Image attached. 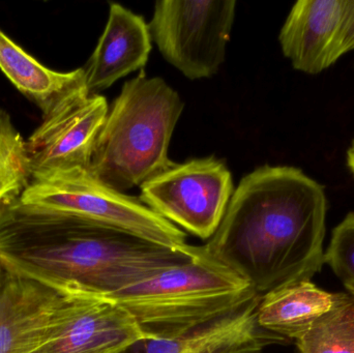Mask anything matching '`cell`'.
I'll use <instances>...</instances> for the list:
<instances>
[{"label":"cell","mask_w":354,"mask_h":353,"mask_svg":"<svg viewBox=\"0 0 354 353\" xmlns=\"http://www.w3.org/2000/svg\"><path fill=\"white\" fill-rule=\"evenodd\" d=\"M176 251L88 220L12 201L0 207V265L66 296L108 298L189 260Z\"/></svg>","instance_id":"1"},{"label":"cell","mask_w":354,"mask_h":353,"mask_svg":"<svg viewBox=\"0 0 354 353\" xmlns=\"http://www.w3.org/2000/svg\"><path fill=\"white\" fill-rule=\"evenodd\" d=\"M326 207L324 187L299 168L262 166L239 182L203 247L262 296L322 271Z\"/></svg>","instance_id":"2"},{"label":"cell","mask_w":354,"mask_h":353,"mask_svg":"<svg viewBox=\"0 0 354 353\" xmlns=\"http://www.w3.org/2000/svg\"><path fill=\"white\" fill-rule=\"evenodd\" d=\"M183 107L164 79L141 70L108 110L87 171L124 193L174 167L168 151Z\"/></svg>","instance_id":"3"},{"label":"cell","mask_w":354,"mask_h":353,"mask_svg":"<svg viewBox=\"0 0 354 353\" xmlns=\"http://www.w3.org/2000/svg\"><path fill=\"white\" fill-rule=\"evenodd\" d=\"M258 296L245 278L202 246L189 260L107 300L129 313L149 340H163L230 314Z\"/></svg>","instance_id":"4"},{"label":"cell","mask_w":354,"mask_h":353,"mask_svg":"<svg viewBox=\"0 0 354 353\" xmlns=\"http://www.w3.org/2000/svg\"><path fill=\"white\" fill-rule=\"evenodd\" d=\"M19 200L128 232L176 251H189L187 233L151 211L140 199L102 184L86 169L73 168L32 178Z\"/></svg>","instance_id":"5"},{"label":"cell","mask_w":354,"mask_h":353,"mask_svg":"<svg viewBox=\"0 0 354 353\" xmlns=\"http://www.w3.org/2000/svg\"><path fill=\"white\" fill-rule=\"evenodd\" d=\"M235 0H159L149 23L163 57L191 80L210 78L226 58Z\"/></svg>","instance_id":"6"},{"label":"cell","mask_w":354,"mask_h":353,"mask_svg":"<svg viewBox=\"0 0 354 353\" xmlns=\"http://www.w3.org/2000/svg\"><path fill=\"white\" fill-rule=\"evenodd\" d=\"M141 202L203 240H210L234 193L232 175L214 157L176 164L140 186Z\"/></svg>","instance_id":"7"},{"label":"cell","mask_w":354,"mask_h":353,"mask_svg":"<svg viewBox=\"0 0 354 353\" xmlns=\"http://www.w3.org/2000/svg\"><path fill=\"white\" fill-rule=\"evenodd\" d=\"M108 110L106 97L91 93L84 84L44 114L26 141L31 180L59 170L88 169Z\"/></svg>","instance_id":"8"},{"label":"cell","mask_w":354,"mask_h":353,"mask_svg":"<svg viewBox=\"0 0 354 353\" xmlns=\"http://www.w3.org/2000/svg\"><path fill=\"white\" fill-rule=\"evenodd\" d=\"M149 338L107 298L62 294L30 353H129Z\"/></svg>","instance_id":"9"},{"label":"cell","mask_w":354,"mask_h":353,"mask_svg":"<svg viewBox=\"0 0 354 353\" xmlns=\"http://www.w3.org/2000/svg\"><path fill=\"white\" fill-rule=\"evenodd\" d=\"M347 0H299L291 8L279 41L293 68L318 75L336 64L337 39Z\"/></svg>","instance_id":"10"},{"label":"cell","mask_w":354,"mask_h":353,"mask_svg":"<svg viewBox=\"0 0 354 353\" xmlns=\"http://www.w3.org/2000/svg\"><path fill=\"white\" fill-rule=\"evenodd\" d=\"M260 296L230 314L200 325L174 339L147 340L134 353H262L291 341L270 333L258 323Z\"/></svg>","instance_id":"11"},{"label":"cell","mask_w":354,"mask_h":353,"mask_svg":"<svg viewBox=\"0 0 354 353\" xmlns=\"http://www.w3.org/2000/svg\"><path fill=\"white\" fill-rule=\"evenodd\" d=\"M149 24L140 15L110 3L109 18L84 68L91 93L109 88L120 78L145 68L151 48Z\"/></svg>","instance_id":"12"},{"label":"cell","mask_w":354,"mask_h":353,"mask_svg":"<svg viewBox=\"0 0 354 353\" xmlns=\"http://www.w3.org/2000/svg\"><path fill=\"white\" fill-rule=\"evenodd\" d=\"M60 298L55 290L2 269L0 353L32 352Z\"/></svg>","instance_id":"13"},{"label":"cell","mask_w":354,"mask_h":353,"mask_svg":"<svg viewBox=\"0 0 354 353\" xmlns=\"http://www.w3.org/2000/svg\"><path fill=\"white\" fill-rule=\"evenodd\" d=\"M353 300L351 294L319 289L310 280L292 282L260 296L258 323L270 333L295 341L322 317Z\"/></svg>","instance_id":"14"},{"label":"cell","mask_w":354,"mask_h":353,"mask_svg":"<svg viewBox=\"0 0 354 353\" xmlns=\"http://www.w3.org/2000/svg\"><path fill=\"white\" fill-rule=\"evenodd\" d=\"M0 70L21 93L48 113L66 95L85 83L84 68L50 70L17 45L0 29Z\"/></svg>","instance_id":"15"},{"label":"cell","mask_w":354,"mask_h":353,"mask_svg":"<svg viewBox=\"0 0 354 353\" xmlns=\"http://www.w3.org/2000/svg\"><path fill=\"white\" fill-rule=\"evenodd\" d=\"M30 180L26 141L0 110V207L20 198Z\"/></svg>","instance_id":"16"},{"label":"cell","mask_w":354,"mask_h":353,"mask_svg":"<svg viewBox=\"0 0 354 353\" xmlns=\"http://www.w3.org/2000/svg\"><path fill=\"white\" fill-rule=\"evenodd\" d=\"M295 342L301 353H354V300L322 317Z\"/></svg>","instance_id":"17"},{"label":"cell","mask_w":354,"mask_h":353,"mask_svg":"<svg viewBox=\"0 0 354 353\" xmlns=\"http://www.w3.org/2000/svg\"><path fill=\"white\" fill-rule=\"evenodd\" d=\"M324 263L354 298V213H349L333 231Z\"/></svg>","instance_id":"18"},{"label":"cell","mask_w":354,"mask_h":353,"mask_svg":"<svg viewBox=\"0 0 354 353\" xmlns=\"http://www.w3.org/2000/svg\"><path fill=\"white\" fill-rule=\"evenodd\" d=\"M354 50V0H347L346 10L337 39L336 56L340 59Z\"/></svg>","instance_id":"19"},{"label":"cell","mask_w":354,"mask_h":353,"mask_svg":"<svg viewBox=\"0 0 354 353\" xmlns=\"http://www.w3.org/2000/svg\"><path fill=\"white\" fill-rule=\"evenodd\" d=\"M347 165H348L349 170H351L354 178V138L351 141L348 151H347Z\"/></svg>","instance_id":"20"},{"label":"cell","mask_w":354,"mask_h":353,"mask_svg":"<svg viewBox=\"0 0 354 353\" xmlns=\"http://www.w3.org/2000/svg\"><path fill=\"white\" fill-rule=\"evenodd\" d=\"M1 271H2V267H1V265H0V274H1Z\"/></svg>","instance_id":"21"}]
</instances>
